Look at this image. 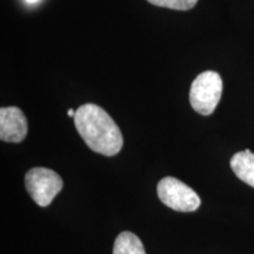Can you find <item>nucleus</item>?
<instances>
[{
	"label": "nucleus",
	"instance_id": "f257e3e1",
	"mask_svg": "<svg viewBox=\"0 0 254 254\" xmlns=\"http://www.w3.org/2000/svg\"><path fill=\"white\" fill-rule=\"evenodd\" d=\"M73 119L78 133L95 153L113 157L123 148L124 138L120 128L110 114L98 105H81Z\"/></svg>",
	"mask_w": 254,
	"mask_h": 254
},
{
	"label": "nucleus",
	"instance_id": "f03ea898",
	"mask_svg": "<svg viewBox=\"0 0 254 254\" xmlns=\"http://www.w3.org/2000/svg\"><path fill=\"white\" fill-rule=\"evenodd\" d=\"M222 94V79L214 71H205L190 85V103L192 109L202 116L214 112Z\"/></svg>",
	"mask_w": 254,
	"mask_h": 254
},
{
	"label": "nucleus",
	"instance_id": "7ed1b4c3",
	"mask_svg": "<svg viewBox=\"0 0 254 254\" xmlns=\"http://www.w3.org/2000/svg\"><path fill=\"white\" fill-rule=\"evenodd\" d=\"M25 186L34 202L40 207H46L63 190V179L50 168L34 167L25 176Z\"/></svg>",
	"mask_w": 254,
	"mask_h": 254
},
{
	"label": "nucleus",
	"instance_id": "20e7f679",
	"mask_svg": "<svg viewBox=\"0 0 254 254\" xmlns=\"http://www.w3.org/2000/svg\"><path fill=\"white\" fill-rule=\"evenodd\" d=\"M157 192L163 204L178 212H194L201 204L195 190L173 177L163 178L158 183Z\"/></svg>",
	"mask_w": 254,
	"mask_h": 254
},
{
	"label": "nucleus",
	"instance_id": "39448f33",
	"mask_svg": "<svg viewBox=\"0 0 254 254\" xmlns=\"http://www.w3.org/2000/svg\"><path fill=\"white\" fill-rule=\"evenodd\" d=\"M27 119L19 107L0 109V139L5 142H20L27 135Z\"/></svg>",
	"mask_w": 254,
	"mask_h": 254
},
{
	"label": "nucleus",
	"instance_id": "423d86ee",
	"mask_svg": "<svg viewBox=\"0 0 254 254\" xmlns=\"http://www.w3.org/2000/svg\"><path fill=\"white\" fill-rule=\"evenodd\" d=\"M231 168L241 182L254 187V153L250 150L238 152L231 159Z\"/></svg>",
	"mask_w": 254,
	"mask_h": 254
},
{
	"label": "nucleus",
	"instance_id": "0eeeda50",
	"mask_svg": "<svg viewBox=\"0 0 254 254\" xmlns=\"http://www.w3.org/2000/svg\"><path fill=\"white\" fill-rule=\"evenodd\" d=\"M113 254H146L139 237L132 232H122L113 246Z\"/></svg>",
	"mask_w": 254,
	"mask_h": 254
},
{
	"label": "nucleus",
	"instance_id": "6e6552de",
	"mask_svg": "<svg viewBox=\"0 0 254 254\" xmlns=\"http://www.w3.org/2000/svg\"><path fill=\"white\" fill-rule=\"evenodd\" d=\"M147 1L159 7L177 9V11H189L194 7L198 0H147Z\"/></svg>",
	"mask_w": 254,
	"mask_h": 254
},
{
	"label": "nucleus",
	"instance_id": "1a4fd4ad",
	"mask_svg": "<svg viewBox=\"0 0 254 254\" xmlns=\"http://www.w3.org/2000/svg\"><path fill=\"white\" fill-rule=\"evenodd\" d=\"M67 114H68V117H72V118H74V116H75V111L73 110V109H69V110L67 111Z\"/></svg>",
	"mask_w": 254,
	"mask_h": 254
},
{
	"label": "nucleus",
	"instance_id": "9d476101",
	"mask_svg": "<svg viewBox=\"0 0 254 254\" xmlns=\"http://www.w3.org/2000/svg\"><path fill=\"white\" fill-rule=\"evenodd\" d=\"M27 2H30V4H33V2H37L38 0H26Z\"/></svg>",
	"mask_w": 254,
	"mask_h": 254
}]
</instances>
